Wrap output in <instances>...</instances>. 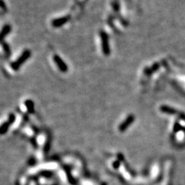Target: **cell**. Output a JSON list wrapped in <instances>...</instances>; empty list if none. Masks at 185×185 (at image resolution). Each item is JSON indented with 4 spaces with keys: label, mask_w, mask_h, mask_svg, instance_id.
Returning a JSON list of instances; mask_svg holds the SVG:
<instances>
[{
    "label": "cell",
    "mask_w": 185,
    "mask_h": 185,
    "mask_svg": "<svg viewBox=\"0 0 185 185\" xmlns=\"http://www.w3.org/2000/svg\"><path fill=\"white\" fill-rule=\"evenodd\" d=\"M29 56H30V51L26 50L23 54H22L21 56H20V58L16 60V61L14 63L12 64L11 65L12 68L15 70H18L19 67H20V66H21L22 64H23V63H24V62L26 61V60H27Z\"/></svg>",
    "instance_id": "obj_1"
},
{
    "label": "cell",
    "mask_w": 185,
    "mask_h": 185,
    "mask_svg": "<svg viewBox=\"0 0 185 185\" xmlns=\"http://www.w3.org/2000/svg\"><path fill=\"white\" fill-rule=\"evenodd\" d=\"M101 36V41H102V48H103V52L106 55H109L110 54V45L109 42H108V36L107 33L104 32H101L100 33Z\"/></svg>",
    "instance_id": "obj_2"
},
{
    "label": "cell",
    "mask_w": 185,
    "mask_h": 185,
    "mask_svg": "<svg viewBox=\"0 0 185 185\" xmlns=\"http://www.w3.org/2000/svg\"><path fill=\"white\" fill-rule=\"evenodd\" d=\"M53 60L54 61H55V63H56L57 67H59V69H60V70H61L62 72H67V65L65 64V63L63 62V60H62L61 58H60V56H59L58 55H55L53 57Z\"/></svg>",
    "instance_id": "obj_3"
},
{
    "label": "cell",
    "mask_w": 185,
    "mask_h": 185,
    "mask_svg": "<svg viewBox=\"0 0 185 185\" xmlns=\"http://www.w3.org/2000/svg\"><path fill=\"white\" fill-rule=\"evenodd\" d=\"M160 109H161V112L165 113V114H177V115L180 114V112H179V111H176L175 109H174V108H172V107H168V106L163 105V106H161Z\"/></svg>",
    "instance_id": "obj_4"
},
{
    "label": "cell",
    "mask_w": 185,
    "mask_h": 185,
    "mask_svg": "<svg viewBox=\"0 0 185 185\" xmlns=\"http://www.w3.org/2000/svg\"><path fill=\"white\" fill-rule=\"evenodd\" d=\"M69 20H70V17L69 16H66L63 17V18L55 20L52 22V25L54 27H59V26H61L63 24H65L67 21H69Z\"/></svg>",
    "instance_id": "obj_5"
},
{
    "label": "cell",
    "mask_w": 185,
    "mask_h": 185,
    "mask_svg": "<svg viewBox=\"0 0 185 185\" xmlns=\"http://www.w3.org/2000/svg\"><path fill=\"white\" fill-rule=\"evenodd\" d=\"M133 120H134V117H133V115L128 116V117L127 118V120H126L125 121L123 122L121 125H120V130H121V131H123V130H125V129L127 128L128 126H130V124H131L132 122L133 121Z\"/></svg>",
    "instance_id": "obj_6"
},
{
    "label": "cell",
    "mask_w": 185,
    "mask_h": 185,
    "mask_svg": "<svg viewBox=\"0 0 185 185\" xmlns=\"http://www.w3.org/2000/svg\"><path fill=\"white\" fill-rule=\"evenodd\" d=\"M160 68L159 63H154L151 68H146L144 70V73L146 75H151L154 72H156Z\"/></svg>",
    "instance_id": "obj_7"
},
{
    "label": "cell",
    "mask_w": 185,
    "mask_h": 185,
    "mask_svg": "<svg viewBox=\"0 0 185 185\" xmlns=\"http://www.w3.org/2000/svg\"><path fill=\"white\" fill-rule=\"evenodd\" d=\"M10 30H11V27H10V26L6 25V26H4L3 29H2V30L1 31V33H0V42L2 41V39L5 38V36H6L7 34L9 33Z\"/></svg>",
    "instance_id": "obj_8"
},
{
    "label": "cell",
    "mask_w": 185,
    "mask_h": 185,
    "mask_svg": "<svg viewBox=\"0 0 185 185\" xmlns=\"http://www.w3.org/2000/svg\"><path fill=\"white\" fill-rule=\"evenodd\" d=\"M26 106L27 107L28 111L29 112L33 113L34 111V103H33V101L31 100H26Z\"/></svg>",
    "instance_id": "obj_9"
},
{
    "label": "cell",
    "mask_w": 185,
    "mask_h": 185,
    "mask_svg": "<svg viewBox=\"0 0 185 185\" xmlns=\"http://www.w3.org/2000/svg\"><path fill=\"white\" fill-rule=\"evenodd\" d=\"M3 47H4V49H5V53H6V55L7 56L9 55L10 51H9V47H8V45H5V44H4Z\"/></svg>",
    "instance_id": "obj_10"
},
{
    "label": "cell",
    "mask_w": 185,
    "mask_h": 185,
    "mask_svg": "<svg viewBox=\"0 0 185 185\" xmlns=\"http://www.w3.org/2000/svg\"><path fill=\"white\" fill-rule=\"evenodd\" d=\"M0 7L3 10H6V7H5V2H4L3 0H0Z\"/></svg>",
    "instance_id": "obj_11"
}]
</instances>
